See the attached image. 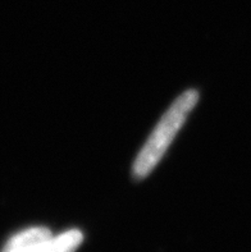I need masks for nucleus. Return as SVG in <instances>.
I'll return each instance as SVG.
<instances>
[{"instance_id":"nucleus-1","label":"nucleus","mask_w":251,"mask_h":252,"mask_svg":"<svg viewBox=\"0 0 251 252\" xmlns=\"http://www.w3.org/2000/svg\"><path fill=\"white\" fill-rule=\"evenodd\" d=\"M199 94L195 90H187L173 101L171 108L164 113L155 129L151 132L146 144L143 145L134 163L132 173L135 178L147 177L158 165L176 134L181 129L188 114L197 104Z\"/></svg>"},{"instance_id":"nucleus-2","label":"nucleus","mask_w":251,"mask_h":252,"mask_svg":"<svg viewBox=\"0 0 251 252\" xmlns=\"http://www.w3.org/2000/svg\"><path fill=\"white\" fill-rule=\"evenodd\" d=\"M82 241L83 234L80 230L71 229L58 236H51L42 242L16 249H4L3 252H74Z\"/></svg>"}]
</instances>
